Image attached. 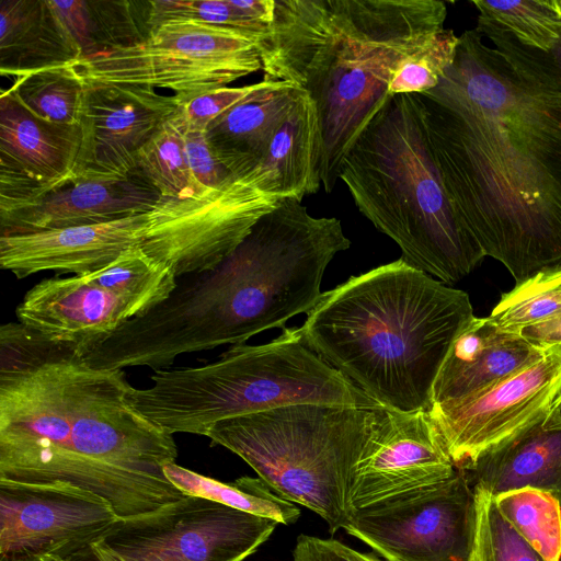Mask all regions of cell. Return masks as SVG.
<instances>
[{
  "label": "cell",
  "mask_w": 561,
  "mask_h": 561,
  "mask_svg": "<svg viewBox=\"0 0 561 561\" xmlns=\"http://www.w3.org/2000/svg\"><path fill=\"white\" fill-rule=\"evenodd\" d=\"M255 87L256 83L207 91L179 104L172 118L181 129L205 131L215 118L251 93Z\"/></svg>",
  "instance_id": "e575fe53"
},
{
  "label": "cell",
  "mask_w": 561,
  "mask_h": 561,
  "mask_svg": "<svg viewBox=\"0 0 561 561\" xmlns=\"http://www.w3.org/2000/svg\"><path fill=\"white\" fill-rule=\"evenodd\" d=\"M320 158L321 137L316 105L302 91L260 163L244 175L264 194L301 202L321 186Z\"/></svg>",
  "instance_id": "7402d4cb"
},
{
  "label": "cell",
  "mask_w": 561,
  "mask_h": 561,
  "mask_svg": "<svg viewBox=\"0 0 561 561\" xmlns=\"http://www.w3.org/2000/svg\"><path fill=\"white\" fill-rule=\"evenodd\" d=\"M549 55L554 65L561 71V36L559 41L556 43V45L552 47V49L549 51Z\"/></svg>",
  "instance_id": "b9f144b4"
},
{
  "label": "cell",
  "mask_w": 561,
  "mask_h": 561,
  "mask_svg": "<svg viewBox=\"0 0 561 561\" xmlns=\"http://www.w3.org/2000/svg\"><path fill=\"white\" fill-rule=\"evenodd\" d=\"M459 36L453 30H442L419 51L408 57L394 73L390 94H421L434 89L456 56Z\"/></svg>",
  "instance_id": "836d02e7"
},
{
  "label": "cell",
  "mask_w": 561,
  "mask_h": 561,
  "mask_svg": "<svg viewBox=\"0 0 561 561\" xmlns=\"http://www.w3.org/2000/svg\"><path fill=\"white\" fill-rule=\"evenodd\" d=\"M383 408L293 404L220 421L206 437L242 458L278 496L322 517L334 534L350 517L351 472Z\"/></svg>",
  "instance_id": "52a82bcc"
},
{
  "label": "cell",
  "mask_w": 561,
  "mask_h": 561,
  "mask_svg": "<svg viewBox=\"0 0 561 561\" xmlns=\"http://www.w3.org/2000/svg\"><path fill=\"white\" fill-rule=\"evenodd\" d=\"M180 130L183 135L184 151L196 193L195 196L218 188L234 175L216 158L205 131L181 128Z\"/></svg>",
  "instance_id": "d590c367"
},
{
  "label": "cell",
  "mask_w": 561,
  "mask_h": 561,
  "mask_svg": "<svg viewBox=\"0 0 561 561\" xmlns=\"http://www.w3.org/2000/svg\"><path fill=\"white\" fill-rule=\"evenodd\" d=\"M147 213L103 224L0 236V267L18 278L41 272L83 275L139 245Z\"/></svg>",
  "instance_id": "e0dca14e"
},
{
  "label": "cell",
  "mask_w": 561,
  "mask_h": 561,
  "mask_svg": "<svg viewBox=\"0 0 561 561\" xmlns=\"http://www.w3.org/2000/svg\"><path fill=\"white\" fill-rule=\"evenodd\" d=\"M15 314L21 323L83 357L136 317L124 298L84 275L42 279L26 291Z\"/></svg>",
  "instance_id": "2e32d148"
},
{
  "label": "cell",
  "mask_w": 561,
  "mask_h": 561,
  "mask_svg": "<svg viewBox=\"0 0 561 561\" xmlns=\"http://www.w3.org/2000/svg\"><path fill=\"white\" fill-rule=\"evenodd\" d=\"M548 348L473 317L457 334L433 386L432 405L478 393L539 360Z\"/></svg>",
  "instance_id": "d6986e66"
},
{
  "label": "cell",
  "mask_w": 561,
  "mask_h": 561,
  "mask_svg": "<svg viewBox=\"0 0 561 561\" xmlns=\"http://www.w3.org/2000/svg\"><path fill=\"white\" fill-rule=\"evenodd\" d=\"M474 528L468 561H546L503 517L495 499L474 485Z\"/></svg>",
  "instance_id": "1f68e13d"
},
{
  "label": "cell",
  "mask_w": 561,
  "mask_h": 561,
  "mask_svg": "<svg viewBox=\"0 0 561 561\" xmlns=\"http://www.w3.org/2000/svg\"><path fill=\"white\" fill-rule=\"evenodd\" d=\"M118 519L101 496L66 482L0 479V557L67 559Z\"/></svg>",
  "instance_id": "4fadbf2b"
},
{
  "label": "cell",
  "mask_w": 561,
  "mask_h": 561,
  "mask_svg": "<svg viewBox=\"0 0 561 561\" xmlns=\"http://www.w3.org/2000/svg\"><path fill=\"white\" fill-rule=\"evenodd\" d=\"M473 317L466 291L399 259L322 293L299 331L379 405L430 411L440 366Z\"/></svg>",
  "instance_id": "277c9868"
},
{
  "label": "cell",
  "mask_w": 561,
  "mask_h": 561,
  "mask_svg": "<svg viewBox=\"0 0 561 561\" xmlns=\"http://www.w3.org/2000/svg\"><path fill=\"white\" fill-rule=\"evenodd\" d=\"M279 523L186 495L157 511L118 518L67 561H243Z\"/></svg>",
  "instance_id": "9c48e42d"
},
{
  "label": "cell",
  "mask_w": 561,
  "mask_h": 561,
  "mask_svg": "<svg viewBox=\"0 0 561 561\" xmlns=\"http://www.w3.org/2000/svg\"><path fill=\"white\" fill-rule=\"evenodd\" d=\"M561 312V263L541 268L502 294L489 316L503 331L523 328Z\"/></svg>",
  "instance_id": "f1b7e54d"
},
{
  "label": "cell",
  "mask_w": 561,
  "mask_h": 561,
  "mask_svg": "<svg viewBox=\"0 0 561 561\" xmlns=\"http://www.w3.org/2000/svg\"><path fill=\"white\" fill-rule=\"evenodd\" d=\"M561 391V345L536 363L469 397L428 411L454 466L468 471L482 456L541 423Z\"/></svg>",
  "instance_id": "7c38bea8"
},
{
  "label": "cell",
  "mask_w": 561,
  "mask_h": 561,
  "mask_svg": "<svg viewBox=\"0 0 561 561\" xmlns=\"http://www.w3.org/2000/svg\"><path fill=\"white\" fill-rule=\"evenodd\" d=\"M478 19L504 28L524 45L549 53L561 36V0L471 2Z\"/></svg>",
  "instance_id": "f546056e"
},
{
  "label": "cell",
  "mask_w": 561,
  "mask_h": 561,
  "mask_svg": "<svg viewBox=\"0 0 561 561\" xmlns=\"http://www.w3.org/2000/svg\"><path fill=\"white\" fill-rule=\"evenodd\" d=\"M468 471L476 484L492 496L531 488L553 496L561 505V428L534 425L482 456Z\"/></svg>",
  "instance_id": "cb8c5ba5"
},
{
  "label": "cell",
  "mask_w": 561,
  "mask_h": 561,
  "mask_svg": "<svg viewBox=\"0 0 561 561\" xmlns=\"http://www.w3.org/2000/svg\"><path fill=\"white\" fill-rule=\"evenodd\" d=\"M451 205L517 282L561 263V71L549 53L478 19L419 94Z\"/></svg>",
  "instance_id": "6da1fadb"
},
{
  "label": "cell",
  "mask_w": 561,
  "mask_h": 561,
  "mask_svg": "<svg viewBox=\"0 0 561 561\" xmlns=\"http://www.w3.org/2000/svg\"><path fill=\"white\" fill-rule=\"evenodd\" d=\"M48 1L80 48L82 56L98 51L99 46L93 35L95 32L94 16L90 2L82 0Z\"/></svg>",
  "instance_id": "8d00e7d4"
},
{
  "label": "cell",
  "mask_w": 561,
  "mask_h": 561,
  "mask_svg": "<svg viewBox=\"0 0 561 561\" xmlns=\"http://www.w3.org/2000/svg\"><path fill=\"white\" fill-rule=\"evenodd\" d=\"M294 561H382L374 553L357 551L339 540L308 535L297 538Z\"/></svg>",
  "instance_id": "74e56055"
},
{
  "label": "cell",
  "mask_w": 561,
  "mask_h": 561,
  "mask_svg": "<svg viewBox=\"0 0 561 561\" xmlns=\"http://www.w3.org/2000/svg\"><path fill=\"white\" fill-rule=\"evenodd\" d=\"M82 56L48 0L0 1V71L13 78Z\"/></svg>",
  "instance_id": "603a6c76"
},
{
  "label": "cell",
  "mask_w": 561,
  "mask_h": 561,
  "mask_svg": "<svg viewBox=\"0 0 561 561\" xmlns=\"http://www.w3.org/2000/svg\"><path fill=\"white\" fill-rule=\"evenodd\" d=\"M82 142L80 124H59L30 112L8 90L0 96V165L50 193L72 182Z\"/></svg>",
  "instance_id": "ffe728a7"
},
{
  "label": "cell",
  "mask_w": 561,
  "mask_h": 561,
  "mask_svg": "<svg viewBox=\"0 0 561 561\" xmlns=\"http://www.w3.org/2000/svg\"><path fill=\"white\" fill-rule=\"evenodd\" d=\"M457 471L428 411L383 408L348 482L352 512L450 479Z\"/></svg>",
  "instance_id": "5bb4252c"
},
{
  "label": "cell",
  "mask_w": 561,
  "mask_h": 561,
  "mask_svg": "<svg viewBox=\"0 0 561 561\" xmlns=\"http://www.w3.org/2000/svg\"><path fill=\"white\" fill-rule=\"evenodd\" d=\"M159 192L137 174L82 178L0 216V236L103 224L150 210Z\"/></svg>",
  "instance_id": "ac0fdd59"
},
{
  "label": "cell",
  "mask_w": 561,
  "mask_h": 561,
  "mask_svg": "<svg viewBox=\"0 0 561 561\" xmlns=\"http://www.w3.org/2000/svg\"><path fill=\"white\" fill-rule=\"evenodd\" d=\"M85 83L73 64L15 77L10 91L36 116L59 124H80Z\"/></svg>",
  "instance_id": "4316f807"
},
{
  "label": "cell",
  "mask_w": 561,
  "mask_h": 561,
  "mask_svg": "<svg viewBox=\"0 0 561 561\" xmlns=\"http://www.w3.org/2000/svg\"><path fill=\"white\" fill-rule=\"evenodd\" d=\"M474 491L465 471L351 513L343 529L386 561H468Z\"/></svg>",
  "instance_id": "8fae6325"
},
{
  "label": "cell",
  "mask_w": 561,
  "mask_h": 561,
  "mask_svg": "<svg viewBox=\"0 0 561 561\" xmlns=\"http://www.w3.org/2000/svg\"><path fill=\"white\" fill-rule=\"evenodd\" d=\"M134 390L139 411L164 432L206 436L218 422L293 404H379L314 353L299 328L260 345L237 344L201 366L167 368Z\"/></svg>",
  "instance_id": "8992f818"
},
{
  "label": "cell",
  "mask_w": 561,
  "mask_h": 561,
  "mask_svg": "<svg viewBox=\"0 0 561 561\" xmlns=\"http://www.w3.org/2000/svg\"><path fill=\"white\" fill-rule=\"evenodd\" d=\"M124 369L96 368L60 346L0 373V479L66 482L108 502L118 518L186 496L165 477L173 435L137 408Z\"/></svg>",
  "instance_id": "7a4b0ae2"
},
{
  "label": "cell",
  "mask_w": 561,
  "mask_h": 561,
  "mask_svg": "<svg viewBox=\"0 0 561 561\" xmlns=\"http://www.w3.org/2000/svg\"><path fill=\"white\" fill-rule=\"evenodd\" d=\"M82 142L73 180L127 178L136 154L175 113L179 103L148 87L85 82Z\"/></svg>",
  "instance_id": "9a60e30c"
},
{
  "label": "cell",
  "mask_w": 561,
  "mask_h": 561,
  "mask_svg": "<svg viewBox=\"0 0 561 561\" xmlns=\"http://www.w3.org/2000/svg\"><path fill=\"white\" fill-rule=\"evenodd\" d=\"M517 334L542 348L561 345V312L543 321L527 325Z\"/></svg>",
  "instance_id": "f35d334b"
},
{
  "label": "cell",
  "mask_w": 561,
  "mask_h": 561,
  "mask_svg": "<svg viewBox=\"0 0 561 561\" xmlns=\"http://www.w3.org/2000/svg\"><path fill=\"white\" fill-rule=\"evenodd\" d=\"M147 4L149 26L165 21H195L241 30L259 37L270 27L238 8L233 0H154Z\"/></svg>",
  "instance_id": "d6a6232c"
},
{
  "label": "cell",
  "mask_w": 561,
  "mask_h": 561,
  "mask_svg": "<svg viewBox=\"0 0 561 561\" xmlns=\"http://www.w3.org/2000/svg\"><path fill=\"white\" fill-rule=\"evenodd\" d=\"M302 91L284 81L263 80L215 118L205 135L219 162L234 175L252 171Z\"/></svg>",
  "instance_id": "44dd1931"
},
{
  "label": "cell",
  "mask_w": 561,
  "mask_h": 561,
  "mask_svg": "<svg viewBox=\"0 0 561 561\" xmlns=\"http://www.w3.org/2000/svg\"><path fill=\"white\" fill-rule=\"evenodd\" d=\"M496 506L511 526L546 561L561 554V505L550 494L524 488L494 497Z\"/></svg>",
  "instance_id": "83f0119b"
},
{
  "label": "cell",
  "mask_w": 561,
  "mask_h": 561,
  "mask_svg": "<svg viewBox=\"0 0 561 561\" xmlns=\"http://www.w3.org/2000/svg\"><path fill=\"white\" fill-rule=\"evenodd\" d=\"M282 198L245 175L188 198L160 197L147 211L139 247L176 277L208 270L228 256Z\"/></svg>",
  "instance_id": "30bf717a"
},
{
  "label": "cell",
  "mask_w": 561,
  "mask_h": 561,
  "mask_svg": "<svg viewBox=\"0 0 561 561\" xmlns=\"http://www.w3.org/2000/svg\"><path fill=\"white\" fill-rule=\"evenodd\" d=\"M558 561H561V554H560V557H559V560H558Z\"/></svg>",
  "instance_id": "7bdbcfd3"
},
{
  "label": "cell",
  "mask_w": 561,
  "mask_h": 561,
  "mask_svg": "<svg viewBox=\"0 0 561 561\" xmlns=\"http://www.w3.org/2000/svg\"><path fill=\"white\" fill-rule=\"evenodd\" d=\"M358 210L410 265L454 284L485 257L461 225L430 142L419 94H391L339 172Z\"/></svg>",
  "instance_id": "5b68a950"
},
{
  "label": "cell",
  "mask_w": 561,
  "mask_h": 561,
  "mask_svg": "<svg viewBox=\"0 0 561 561\" xmlns=\"http://www.w3.org/2000/svg\"><path fill=\"white\" fill-rule=\"evenodd\" d=\"M541 425L546 430L561 428V391L554 399Z\"/></svg>",
  "instance_id": "ab89813d"
},
{
  "label": "cell",
  "mask_w": 561,
  "mask_h": 561,
  "mask_svg": "<svg viewBox=\"0 0 561 561\" xmlns=\"http://www.w3.org/2000/svg\"><path fill=\"white\" fill-rule=\"evenodd\" d=\"M440 0H275L256 43L264 80L302 89L317 110L320 181L331 193L341 164L391 95L411 55L444 30Z\"/></svg>",
  "instance_id": "3957f363"
},
{
  "label": "cell",
  "mask_w": 561,
  "mask_h": 561,
  "mask_svg": "<svg viewBox=\"0 0 561 561\" xmlns=\"http://www.w3.org/2000/svg\"><path fill=\"white\" fill-rule=\"evenodd\" d=\"M172 117L137 152L134 174L154 187L161 197L188 198L196 193L183 135Z\"/></svg>",
  "instance_id": "4dcf8cb0"
},
{
  "label": "cell",
  "mask_w": 561,
  "mask_h": 561,
  "mask_svg": "<svg viewBox=\"0 0 561 561\" xmlns=\"http://www.w3.org/2000/svg\"><path fill=\"white\" fill-rule=\"evenodd\" d=\"M260 37L195 21H165L148 35L80 57L85 82L168 89L182 104L262 69Z\"/></svg>",
  "instance_id": "ba28073f"
},
{
  "label": "cell",
  "mask_w": 561,
  "mask_h": 561,
  "mask_svg": "<svg viewBox=\"0 0 561 561\" xmlns=\"http://www.w3.org/2000/svg\"><path fill=\"white\" fill-rule=\"evenodd\" d=\"M0 561H67L56 554H31L19 557H0Z\"/></svg>",
  "instance_id": "60d3db41"
},
{
  "label": "cell",
  "mask_w": 561,
  "mask_h": 561,
  "mask_svg": "<svg viewBox=\"0 0 561 561\" xmlns=\"http://www.w3.org/2000/svg\"><path fill=\"white\" fill-rule=\"evenodd\" d=\"M169 481L185 495L205 497L238 511L272 518L289 525L300 516V510L270 491L260 478L241 477L225 483L181 467L175 461L163 467Z\"/></svg>",
  "instance_id": "d4e9b609"
},
{
  "label": "cell",
  "mask_w": 561,
  "mask_h": 561,
  "mask_svg": "<svg viewBox=\"0 0 561 561\" xmlns=\"http://www.w3.org/2000/svg\"><path fill=\"white\" fill-rule=\"evenodd\" d=\"M83 275L124 298L136 317L163 301L176 284L173 271L139 245L127 249L106 266Z\"/></svg>",
  "instance_id": "484cf974"
}]
</instances>
